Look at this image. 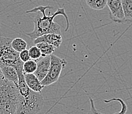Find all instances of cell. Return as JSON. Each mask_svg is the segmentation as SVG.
<instances>
[{
  "label": "cell",
  "instance_id": "cell-1",
  "mask_svg": "<svg viewBox=\"0 0 132 114\" xmlns=\"http://www.w3.org/2000/svg\"><path fill=\"white\" fill-rule=\"evenodd\" d=\"M47 9H53V7L40 5L26 11V13H36L34 19V30L31 32L26 33V35L31 38L33 41L38 37L45 34H56L61 35V26L58 23L54 22V19L58 15H62L64 17L67 24L65 31L68 30L69 20L68 16L66 14L64 8H59L53 14H51V11H50V15H47L45 11Z\"/></svg>",
  "mask_w": 132,
  "mask_h": 114
},
{
  "label": "cell",
  "instance_id": "cell-2",
  "mask_svg": "<svg viewBox=\"0 0 132 114\" xmlns=\"http://www.w3.org/2000/svg\"><path fill=\"white\" fill-rule=\"evenodd\" d=\"M21 98L19 87L5 79L0 84V114H15Z\"/></svg>",
  "mask_w": 132,
  "mask_h": 114
},
{
  "label": "cell",
  "instance_id": "cell-3",
  "mask_svg": "<svg viewBox=\"0 0 132 114\" xmlns=\"http://www.w3.org/2000/svg\"><path fill=\"white\" fill-rule=\"evenodd\" d=\"M12 40L0 36V67H13L16 70L22 68L24 63L19 58V53L12 48Z\"/></svg>",
  "mask_w": 132,
  "mask_h": 114
},
{
  "label": "cell",
  "instance_id": "cell-4",
  "mask_svg": "<svg viewBox=\"0 0 132 114\" xmlns=\"http://www.w3.org/2000/svg\"><path fill=\"white\" fill-rule=\"evenodd\" d=\"M44 99L39 92L30 91L26 97L22 96L15 114H38L43 108Z\"/></svg>",
  "mask_w": 132,
  "mask_h": 114
},
{
  "label": "cell",
  "instance_id": "cell-5",
  "mask_svg": "<svg viewBox=\"0 0 132 114\" xmlns=\"http://www.w3.org/2000/svg\"><path fill=\"white\" fill-rule=\"evenodd\" d=\"M67 64V62L64 59L60 58L55 55H51V65L49 71L44 80L41 81L43 86H48L57 82Z\"/></svg>",
  "mask_w": 132,
  "mask_h": 114
},
{
  "label": "cell",
  "instance_id": "cell-6",
  "mask_svg": "<svg viewBox=\"0 0 132 114\" xmlns=\"http://www.w3.org/2000/svg\"><path fill=\"white\" fill-rule=\"evenodd\" d=\"M106 5L110 11V19L113 22L118 24L126 22L122 0H108Z\"/></svg>",
  "mask_w": 132,
  "mask_h": 114
},
{
  "label": "cell",
  "instance_id": "cell-7",
  "mask_svg": "<svg viewBox=\"0 0 132 114\" xmlns=\"http://www.w3.org/2000/svg\"><path fill=\"white\" fill-rule=\"evenodd\" d=\"M37 63V68L34 73L37 77L39 81H42L47 75L51 65V56L42 57L36 61Z\"/></svg>",
  "mask_w": 132,
  "mask_h": 114
},
{
  "label": "cell",
  "instance_id": "cell-8",
  "mask_svg": "<svg viewBox=\"0 0 132 114\" xmlns=\"http://www.w3.org/2000/svg\"><path fill=\"white\" fill-rule=\"evenodd\" d=\"M116 101L118 102L121 105V109L120 111H117L116 113H114L112 114H126L127 112V110H128V106H127L126 104L125 103V102L123 101V100L121 99V98H111L110 100H104V102L106 104H109V103L111 102ZM89 102H90V110L88 111L87 114H104L101 113L100 111H98V110L96 109L95 106L94 104V101H93V98H89Z\"/></svg>",
  "mask_w": 132,
  "mask_h": 114
},
{
  "label": "cell",
  "instance_id": "cell-9",
  "mask_svg": "<svg viewBox=\"0 0 132 114\" xmlns=\"http://www.w3.org/2000/svg\"><path fill=\"white\" fill-rule=\"evenodd\" d=\"M44 42L53 45L55 48H59L62 42V36L56 34H48L39 36L34 40V44Z\"/></svg>",
  "mask_w": 132,
  "mask_h": 114
},
{
  "label": "cell",
  "instance_id": "cell-10",
  "mask_svg": "<svg viewBox=\"0 0 132 114\" xmlns=\"http://www.w3.org/2000/svg\"><path fill=\"white\" fill-rule=\"evenodd\" d=\"M24 79L26 84L30 89L34 92L41 93L45 86H43L42 84L41 83V81H39L37 77L34 73L24 74Z\"/></svg>",
  "mask_w": 132,
  "mask_h": 114
},
{
  "label": "cell",
  "instance_id": "cell-11",
  "mask_svg": "<svg viewBox=\"0 0 132 114\" xmlns=\"http://www.w3.org/2000/svg\"><path fill=\"white\" fill-rule=\"evenodd\" d=\"M16 72L18 74V77H19V82H18V87H19V91L21 94V96L23 97H26L30 93V89L28 86L26 82V80L24 79V75L22 68L21 69H16Z\"/></svg>",
  "mask_w": 132,
  "mask_h": 114
},
{
  "label": "cell",
  "instance_id": "cell-12",
  "mask_svg": "<svg viewBox=\"0 0 132 114\" xmlns=\"http://www.w3.org/2000/svg\"><path fill=\"white\" fill-rule=\"evenodd\" d=\"M5 79L13 82L18 86L19 77L16 69L13 67H1Z\"/></svg>",
  "mask_w": 132,
  "mask_h": 114
},
{
  "label": "cell",
  "instance_id": "cell-13",
  "mask_svg": "<svg viewBox=\"0 0 132 114\" xmlns=\"http://www.w3.org/2000/svg\"><path fill=\"white\" fill-rule=\"evenodd\" d=\"M125 21L132 25V0H122Z\"/></svg>",
  "mask_w": 132,
  "mask_h": 114
},
{
  "label": "cell",
  "instance_id": "cell-14",
  "mask_svg": "<svg viewBox=\"0 0 132 114\" xmlns=\"http://www.w3.org/2000/svg\"><path fill=\"white\" fill-rule=\"evenodd\" d=\"M37 47L40 50L42 53V57H45L47 56H51L53 53L55 51V48L51 44H47V43L41 42L36 44Z\"/></svg>",
  "mask_w": 132,
  "mask_h": 114
},
{
  "label": "cell",
  "instance_id": "cell-15",
  "mask_svg": "<svg viewBox=\"0 0 132 114\" xmlns=\"http://www.w3.org/2000/svg\"><path fill=\"white\" fill-rule=\"evenodd\" d=\"M108 0H86V4L93 10H102L107 5Z\"/></svg>",
  "mask_w": 132,
  "mask_h": 114
},
{
  "label": "cell",
  "instance_id": "cell-16",
  "mask_svg": "<svg viewBox=\"0 0 132 114\" xmlns=\"http://www.w3.org/2000/svg\"><path fill=\"white\" fill-rule=\"evenodd\" d=\"M27 45L26 42L21 38H16L12 40V48H13V50L18 53H20V51L26 50Z\"/></svg>",
  "mask_w": 132,
  "mask_h": 114
},
{
  "label": "cell",
  "instance_id": "cell-17",
  "mask_svg": "<svg viewBox=\"0 0 132 114\" xmlns=\"http://www.w3.org/2000/svg\"><path fill=\"white\" fill-rule=\"evenodd\" d=\"M37 68V63L36 61L30 59L23 63L22 71L24 74H32L35 73Z\"/></svg>",
  "mask_w": 132,
  "mask_h": 114
},
{
  "label": "cell",
  "instance_id": "cell-18",
  "mask_svg": "<svg viewBox=\"0 0 132 114\" xmlns=\"http://www.w3.org/2000/svg\"><path fill=\"white\" fill-rule=\"evenodd\" d=\"M30 59L37 61L42 57V53L36 45H33L28 50Z\"/></svg>",
  "mask_w": 132,
  "mask_h": 114
},
{
  "label": "cell",
  "instance_id": "cell-19",
  "mask_svg": "<svg viewBox=\"0 0 132 114\" xmlns=\"http://www.w3.org/2000/svg\"><path fill=\"white\" fill-rule=\"evenodd\" d=\"M19 58L21 60V62H22L23 63L29 61V60L30 59V57L28 50H23V51H20V52L19 53Z\"/></svg>",
  "mask_w": 132,
  "mask_h": 114
},
{
  "label": "cell",
  "instance_id": "cell-20",
  "mask_svg": "<svg viewBox=\"0 0 132 114\" xmlns=\"http://www.w3.org/2000/svg\"><path fill=\"white\" fill-rule=\"evenodd\" d=\"M4 80H5V77H4V76H3V73H2V69H1V67H0V84L2 83V82H3Z\"/></svg>",
  "mask_w": 132,
  "mask_h": 114
}]
</instances>
